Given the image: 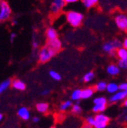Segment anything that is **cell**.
Here are the masks:
<instances>
[{
    "instance_id": "36",
    "label": "cell",
    "mask_w": 127,
    "mask_h": 128,
    "mask_svg": "<svg viewBox=\"0 0 127 128\" xmlns=\"http://www.w3.org/2000/svg\"><path fill=\"white\" fill-rule=\"evenodd\" d=\"M49 94H50V90L49 89H44L41 92V94L42 95H48Z\"/></svg>"
},
{
    "instance_id": "25",
    "label": "cell",
    "mask_w": 127,
    "mask_h": 128,
    "mask_svg": "<svg viewBox=\"0 0 127 128\" xmlns=\"http://www.w3.org/2000/svg\"><path fill=\"white\" fill-rule=\"evenodd\" d=\"M72 112L73 114H80L82 113V108L80 106V104H79V101L77 102L76 104H72Z\"/></svg>"
},
{
    "instance_id": "37",
    "label": "cell",
    "mask_w": 127,
    "mask_h": 128,
    "mask_svg": "<svg viewBox=\"0 0 127 128\" xmlns=\"http://www.w3.org/2000/svg\"><path fill=\"white\" fill-rule=\"evenodd\" d=\"M81 128H93V126H91V125H90V124L85 123V124H83V125L82 126Z\"/></svg>"
},
{
    "instance_id": "10",
    "label": "cell",
    "mask_w": 127,
    "mask_h": 128,
    "mask_svg": "<svg viewBox=\"0 0 127 128\" xmlns=\"http://www.w3.org/2000/svg\"><path fill=\"white\" fill-rule=\"evenodd\" d=\"M11 86L16 90L18 91H24L26 89V85L25 83L21 81V79L18 78H15L14 80H11Z\"/></svg>"
},
{
    "instance_id": "23",
    "label": "cell",
    "mask_w": 127,
    "mask_h": 128,
    "mask_svg": "<svg viewBox=\"0 0 127 128\" xmlns=\"http://www.w3.org/2000/svg\"><path fill=\"white\" fill-rule=\"evenodd\" d=\"M72 102L71 100H67V101H65L64 102H62L60 105H59V110L61 111H66L67 110H69L72 105Z\"/></svg>"
},
{
    "instance_id": "5",
    "label": "cell",
    "mask_w": 127,
    "mask_h": 128,
    "mask_svg": "<svg viewBox=\"0 0 127 128\" xmlns=\"http://www.w3.org/2000/svg\"><path fill=\"white\" fill-rule=\"evenodd\" d=\"M115 24L117 27L123 30L126 31L127 30V16L124 13H118L114 18Z\"/></svg>"
},
{
    "instance_id": "18",
    "label": "cell",
    "mask_w": 127,
    "mask_h": 128,
    "mask_svg": "<svg viewBox=\"0 0 127 128\" xmlns=\"http://www.w3.org/2000/svg\"><path fill=\"white\" fill-rule=\"evenodd\" d=\"M71 99L75 102L80 101V99H82V89H75L71 94Z\"/></svg>"
},
{
    "instance_id": "30",
    "label": "cell",
    "mask_w": 127,
    "mask_h": 128,
    "mask_svg": "<svg viewBox=\"0 0 127 128\" xmlns=\"http://www.w3.org/2000/svg\"><path fill=\"white\" fill-rule=\"evenodd\" d=\"M118 89L119 91H127V83L126 82H122L120 85H118Z\"/></svg>"
},
{
    "instance_id": "40",
    "label": "cell",
    "mask_w": 127,
    "mask_h": 128,
    "mask_svg": "<svg viewBox=\"0 0 127 128\" xmlns=\"http://www.w3.org/2000/svg\"><path fill=\"white\" fill-rule=\"evenodd\" d=\"M123 105L124 107H126V106H127V99H126V98L123 100Z\"/></svg>"
},
{
    "instance_id": "17",
    "label": "cell",
    "mask_w": 127,
    "mask_h": 128,
    "mask_svg": "<svg viewBox=\"0 0 127 128\" xmlns=\"http://www.w3.org/2000/svg\"><path fill=\"white\" fill-rule=\"evenodd\" d=\"M11 78H7L0 83V94L3 93L5 90H7L11 86Z\"/></svg>"
},
{
    "instance_id": "39",
    "label": "cell",
    "mask_w": 127,
    "mask_h": 128,
    "mask_svg": "<svg viewBox=\"0 0 127 128\" xmlns=\"http://www.w3.org/2000/svg\"><path fill=\"white\" fill-rule=\"evenodd\" d=\"M11 24H12V25H16V24H18V20L17 19H12Z\"/></svg>"
},
{
    "instance_id": "21",
    "label": "cell",
    "mask_w": 127,
    "mask_h": 128,
    "mask_svg": "<svg viewBox=\"0 0 127 128\" xmlns=\"http://www.w3.org/2000/svg\"><path fill=\"white\" fill-rule=\"evenodd\" d=\"M99 2V0H82V2L84 6L87 8H91L96 6Z\"/></svg>"
},
{
    "instance_id": "19",
    "label": "cell",
    "mask_w": 127,
    "mask_h": 128,
    "mask_svg": "<svg viewBox=\"0 0 127 128\" xmlns=\"http://www.w3.org/2000/svg\"><path fill=\"white\" fill-rule=\"evenodd\" d=\"M106 90L107 92L110 93V94H114L115 92H117L119 89H118V84H117L116 82H110L107 84V87H106Z\"/></svg>"
},
{
    "instance_id": "2",
    "label": "cell",
    "mask_w": 127,
    "mask_h": 128,
    "mask_svg": "<svg viewBox=\"0 0 127 128\" xmlns=\"http://www.w3.org/2000/svg\"><path fill=\"white\" fill-rule=\"evenodd\" d=\"M57 53L55 52L53 50H52L50 47L48 46H44L42 47V49L40 50L38 54V59L39 61L42 63H45L46 62L50 61Z\"/></svg>"
},
{
    "instance_id": "20",
    "label": "cell",
    "mask_w": 127,
    "mask_h": 128,
    "mask_svg": "<svg viewBox=\"0 0 127 128\" xmlns=\"http://www.w3.org/2000/svg\"><path fill=\"white\" fill-rule=\"evenodd\" d=\"M106 108H107L106 104H94L92 110L94 113L99 114V113H103L106 110Z\"/></svg>"
},
{
    "instance_id": "22",
    "label": "cell",
    "mask_w": 127,
    "mask_h": 128,
    "mask_svg": "<svg viewBox=\"0 0 127 128\" xmlns=\"http://www.w3.org/2000/svg\"><path fill=\"white\" fill-rule=\"evenodd\" d=\"M107 83L106 82H104V81L98 82L94 87V91H97V92H104V91H105L106 87H107Z\"/></svg>"
},
{
    "instance_id": "35",
    "label": "cell",
    "mask_w": 127,
    "mask_h": 128,
    "mask_svg": "<svg viewBox=\"0 0 127 128\" xmlns=\"http://www.w3.org/2000/svg\"><path fill=\"white\" fill-rule=\"evenodd\" d=\"M38 46H39V43L37 40H34L32 43V47L34 49H37V48H38Z\"/></svg>"
},
{
    "instance_id": "32",
    "label": "cell",
    "mask_w": 127,
    "mask_h": 128,
    "mask_svg": "<svg viewBox=\"0 0 127 128\" xmlns=\"http://www.w3.org/2000/svg\"><path fill=\"white\" fill-rule=\"evenodd\" d=\"M16 37H17L16 33H14V32H13V33H11V35H10V41H11V43H13V41L14 40V39H15V38H16Z\"/></svg>"
},
{
    "instance_id": "12",
    "label": "cell",
    "mask_w": 127,
    "mask_h": 128,
    "mask_svg": "<svg viewBox=\"0 0 127 128\" xmlns=\"http://www.w3.org/2000/svg\"><path fill=\"white\" fill-rule=\"evenodd\" d=\"M46 37L48 40H52L56 39V38H58V32L54 28L50 27L46 29Z\"/></svg>"
},
{
    "instance_id": "13",
    "label": "cell",
    "mask_w": 127,
    "mask_h": 128,
    "mask_svg": "<svg viewBox=\"0 0 127 128\" xmlns=\"http://www.w3.org/2000/svg\"><path fill=\"white\" fill-rule=\"evenodd\" d=\"M107 73L109 75L115 76L119 75V73L120 72V70L117 66V64L112 63V64H110V65L107 66Z\"/></svg>"
},
{
    "instance_id": "33",
    "label": "cell",
    "mask_w": 127,
    "mask_h": 128,
    "mask_svg": "<svg viewBox=\"0 0 127 128\" xmlns=\"http://www.w3.org/2000/svg\"><path fill=\"white\" fill-rule=\"evenodd\" d=\"M122 47L125 48V49H127V38H125L122 41Z\"/></svg>"
},
{
    "instance_id": "26",
    "label": "cell",
    "mask_w": 127,
    "mask_h": 128,
    "mask_svg": "<svg viewBox=\"0 0 127 128\" xmlns=\"http://www.w3.org/2000/svg\"><path fill=\"white\" fill-rule=\"evenodd\" d=\"M94 104H107V99L104 97V96H100V97H97L94 98L93 100Z\"/></svg>"
},
{
    "instance_id": "9",
    "label": "cell",
    "mask_w": 127,
    "mask_h": 128,
    "mask_svg": "<svg viewBox=\"0 0 127 128\" xmlns=\"http://www.w3.org/2000/svg\"><path fill=\"white\" fill-rule=\"evenodd\" d=\"M18 116L24 120H29L30 117V114L28 108L26 107H21L18 110Z\"/></svg>"
},
{
    "instance_id": "6",
    "label": "cell",
    "mask_w": 127,
    "mask_h": 128,
    "mask_svg": "<svg viewBox=\"0 0 127 128\" xmlns=\"http://www.w3.org/2000/svg\"><path fill=\"white\" fill-rule=\"evenodd\" d=\"M127 96V91H117V92L114 93L109 98V102L110 103H116L120 101H123L126 98Z\"/></svg>"
},
{
    "instance_id": "7",
    "label": "cell",
    "mask_w": 127,
    "mask_h": 128,
    "mask_svg": "<svg viewBox=\"0 0 127 128\" xmlns=\"http://www.w3.org/2000/svg\"><path fill=\"white\" fill-rule=\"evenodd\" d=\"M65 2L63 0H53L50 7V11L53 14H57L59 11L65 6Z\"/></svg>"
},
{
    "instance_id": "41",
    "label": "cell",
    "mask_w": 127,
    "mask_h": 128,
    "mask_svg": "<svg viewBox=\"0 0 127 128\" xmlns=\"http://www.w3.org/2000/svg\"><path fill=\"white\" fill-rule=\"evenodd\" d=\"M2 119H3V115H2V114L0 113V122L2 120Z\"/></svg>"
},
{
    "instance_id": "38",
    "label": "cell",
    "mask_w": 127,
    "mask_h": 128,
    "mask_svg": "<svg viewBox=\"0 0 127 128\" xmlns=\"http://www.w3.org/2000/svg\"><path fill=\"white\" fill-rule=\"evenodd\" d=\"M39 120H40V118H39L37 116H35V117H34V118H32V121H33L34 123H38Z\"/></svg>"
},
{
    "instance_id": "42",
    "label": "cell",
    "mask_w": 127,
    "mask_h": 128,
    "mask_svg": "<svg viewBox=\"0 0 127 128\" xmlns=\"http://www.w3.org/2000/svg\"><path fill=\"white\" fill-rule=\"evenodd\" d=\"M51 128H56V127H54V126H53V127H51Z\"/></svg>"
},
{
    "instance_id": "8",
    "label": "cell",
    "mask_w": 127,
    "mask_h": 128,
    "mask_svg": "<svg viewBox=\"0 0 127 128\" xmlns=\"http://www.w3.org/2000/svg\"><path fill=\"white\" fill-rule=\"evenodd\" d=\"M47 46L50 47L51 49L53 50L55 52L58 53L62 49V41L59 38H56V39H54L52 40H48Z\"/></svg>"
},
{
    "instance_id": "11",
    "label": "cell",
    "mask_w": 127,
    "mask_h": 128,
    "mask_svg": "<svg viewBox=\"0 0 127 128\" xmlns=\"http://www.w3.org/2000/svg\"><path fill=\"white\" fill-rule=\"evenodd\" d=\"M103 50L105 53L108 54L110 56H114L116 54V49L114 48V45L111 43V41L110 42H106L104 45H103Z\"/></svg>"
},
{
    "instance_id": "24",
    "label": "cell",
    "mask_w": 127,
    "mask_h": 128,
    "mask_svg": "<svg viewBox=\"0 0 127 128\" xmlns=\"http://www.w3.org/2000/svg\"><path fill=\"white\" fill-rule=\"evenodd\" d=\"M94 78V72L93 71H89L84 75L82 80H83V82L88 83V82H91Z\"/></svg>"
},
{
    "instance_id": "34",
    "label": "cell",
    "mask_w": 127,
    "mask_h": 128,
    "mask_svg": "<svg viewBox=\"0 0 127 128\" xmlns=\"http://www.w3.org/2000/svg\"><path fill=\"white\" fill-rule=\"evenodd\" d=\"M65 2V4H71V3H75L78 2L79 0H63Z\"/></svg>"
},
{
    "instance_id": "14",
    "label": "cell",
    "mask_w": 127,
    "mask_h": 128,
    "mask_svg": "<svg viewBox=\"0 0 127 128\" xmlns=\"http://www.w3.org/2000/svg\"><path fill=\"white\" fill-rule=\"evenodd\" d=\"M94 87H88L82 90V99H88L92 97L94 93Z\"/></svg>"
},
{
    "instance_id": "27",
    "label": "cell",
    "mask_w": 127,
    "mask_h": 128,
    "mask_svg": "<svg viewBox=\"0 0 127 128\" xmlns=\"http://www.w3.org/2000/svg\"><path fill=\"white\" fill-rule=\"evenodd\" d=\"M49 74H50V76L53 79L56 80V81H59V80L61 79V78H62L61 75L59 72H56L54 70H50V72H49Z\"/></svg>"
},
{
    "instance_id": "3",
    "label": "cell",
    "mask_w": 127,
    "mask_h": 128,
    "mask_svg": "<svg viewBox=\"0 0 127 128\" xmlns=\"http://www.w3.org/2000/svg\"><path fill=\"white\" fill-rule=\"evenodd\" d=\"M11 15V9L5 0H0V22L7 21Z\"/></svg>"
},
{
    "instance_id": "31",
    "label": "cell",
    "mask_w": 127,
    "mask_h": 128,
    "mask_svg": "<svg viewBox=\"0 0 127 128\" xmlns=\"http://www.w3.org/2000/svg\"><path fill=\"white\" fill-rule=\"evenodd\" d=\"M94 122V117H92V116H88L85 119V123L88 124H90L91 126H93Z\"/></svg>"
},
{
    "instance_id": "1",
    "label": "cell",
    "mask_w": 127,
    "mask_h": 128,
    "mask_svg": "<svg viewBox=\"0 0 127 128\" xmlns=\"http://www.w3.org/2000/svg\"><path fill=\"white\" fill-rule=\"evenodd\" d=\"M67 22L72 27H79L84 20V15L82 13L77 11H69L66 14Z\"/></svg>"
},
{
    "instance_id": "4",
    "label": "cell",
    "mask_w": 127,
    "mask_h": 128,
    "mask_svg": "<svg viewBox=\"0 0 127 128\" xmlns=\"http://www.w3.org/2000/svg\"><path fill=\"white\" fill-rule=\"evenodd\" d=\"M94 122L93 124V127L94 128H106L110 122V118L108 116L103 113L96 114L94 117Z\"/></svg>"
},
{
    "instance_id": "28",
    "label": "cell",
    "mask_w": 127,
    "mask_h": 128,
    "mask_svg": "<svg viewBox=\"0 0 127 128\" xmlns=\"http://www.w3.org/2000/svg\"><path fill=\"white\" fill-rule=\"evenodd\" d=\"M117 66L120 68V70H121V69L126 70L127 68V61L119 60V61L117 62Z\"/></svg>"
},
{
    "instance_id": "16",
    "label": "cell",
    "mask_w": 127,
    "mask_h": 128,
    "mask_svg": "<svg viewBox=\"0 0 127 128\" xmlns=\"http://www.w3.org/2000/svg\"><path fill=\"white\" fill-rule=\"evenodd\" d=\"M116 55H117L120 60L127 61V49H125L123 47L119 48L116 50Z\"/></svg>"
},
{
    "instance_id": "15",
    "label": "cell",
    "mask_w": 127,
    "mask_h": 128,
    "mask_svg": "<svg viewBox=\"0 0 127 128\" xmlns=\"http://www.w3.org/2000/svg\"><path fill=\"white\" fill-rule=\"evenodd\" d=\"M36 109L40 113L45 114L49 110V104L46 102H39L36 104Z\"/></svg>"
},
{
    "instance_id": "29",
    "label": "cell",
    "mask_w": 127,
    "mask_h": 128,
    "mask_svg": "<svg viewBox=\"0 0 127 128\" xmlns=\"http://www.w3.org/2000/svg\"><path fill=\"white\" fill-rule=\"evenodd\" d=\"M111 43H112V44L114 45V48L116 50L122 47V41H120L118 39H114L113 40H111Z\"/></svg>"
}]
</instances>
